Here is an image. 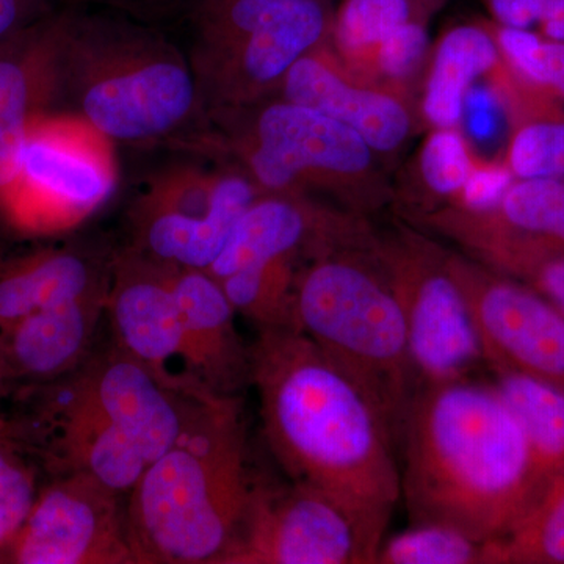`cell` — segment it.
<instances>
[{
	"mask_svg": "<svg viewBox=\"0 0 564 564\" xmlns=\"http://www.w3.org/2000/svg\"><path fill=\"white\" fill-rule=\"evenodd\" d=\"M276 96L343 122L358 132L377 155L395 154L413 131V115L406 101L352 79L329 41L292 66Z\"/></svg>",
	"mask_w": 564,
	"mask_h": 564,
	"instance_id": "18",
	"label": "cell"
},
{
	"mask_svg": "<svg viewBox=\"0 0 564 564\" xmlns=\"http://www.w3.org/2000/svg\"><path fill=\"white\" fill-rule=\"evenodd\" d=\"M252 481L239 397H207L187 433L128 494L135 564L220 563Z\"/></svg>",
	"mask_w": 564,
	"mask_h": 564,
	"instance_id": "4",
	"label": "cell"
},
{
	"mask_svg": "<svg viewBox=\"0 0 564 564\" xmlns=\"http://www.w3.org/2000/svg\"><path fill=\"white\" fill-rule=\"evenodd\" d=\"M69 377L139 445L150 464L176 445L199 404L212 397L173 391L115 345L91 352Z\"/></svg>",
	"mask_w": 564,
	"mask_h": 564,
	"instance_id": "16",
	"label": "cell"
},
{
	"mask_svg": "<svg viewBox=\"0 0 564 564\" xmlns=\"http://www.w3.org/2000/svg\"><path fill=\"white\" fill-rule=\"evenodd\" d=\"M107 292L99 291L29 315L0 334L3 386L32 389L68 377L91 355Z\"/></svg>",
	"mask_w": 564,
	"mask_h": 564,
	"instance_id": "19",
	"label": "cell"
},
{
	"mask_svg": "<svg viewBox=\"0 0 564 564\" xmlns=\"http://www.w3.org/2000/svg\"><path fill=\"white\" fill-rule=\"evenodd\" d=\"M507 169L516 180H564V117L518 126Z\"/></svg>",
	"mask_w": 564,
	"mask_h": 564,
	"instance_id": "33",
	"label": "cell"
},
{
	"mask_svg": "<svg viewBox=\"0 0 564 564\" xmlns=\"http://www.w3.org/2000/svg\"><path fill=\"white\" fill-rule=\"evenodd\" d=\"M3 392H6V386H3L2 372H0V397L3 395ZM3 422L6 421H2V417H0V425H2Z\"/></svg>",
	"mask_w": 564,
	"mask_h": 564,
	"instance_id": "40",
	"label": "cell"
},
{
	"mask_svg": "<svg viewBox=\"0 0 564 564\" xmlns=\"http://www.w3.org/2000/svg\"><path fill=\"white\" fill-rule=\"evenodd\" d=\"M113 144L77 118L40 115L0 195V218L13 231L32 237L76 228L115 192Z\"/></svg>",
	"mask_w": 564,
	"mask_h": 564,
	"instance_id": "9",
	"label": "cell"
},
{
	"mask_svg": "<svg viewBox=\"0 0 564 564\" xmlns=\"http://www.w3.org/2000/svg\"><path fill=\"white\" fill-rule=\"evenodd\" d=\"M39 470L9 423L0 425V564L7 563L14 541L39 496Z\"/></svg>",
	"mask_w": 564,
	"mask_h": 564,
	"instance_id": "30",
	"label": "cell"
},
{
	"mask_svg": "<svg viewBox=\"0 0 564 564\" xmlns=\"http://www.w3.org/2000/svg\"><path fill=\"white\" fill-rule=\"evenodd\" d=\"M508 68L488 21L454 25L434 46L423 87V118L434 129L458 128L475 82L497 79Z\"/></svg>",
	"mask_w": 564,
	"mask_h": 564,
	"instance_id": "24",
	"label": "cell"
},
{
	"mask_svg": "<svg viewBox=\"0 0 564 564\" xmlns=\"http://www.w3.org/2000/svg\"><path fill=\"white\" fill-rule=\"evenodd\" d=\"M333 14L329 0H182L174 17L204 118L274 98L292 66L328 43Z\"/></svg>",
	"mask_w": 564,
	"mask_h": 564,
	"instance_id": "7",
	"label": "cell"
},
{
	"mask_svg": "<svg viewBox=\"0 0 564 564\" xmlns=\"http://www.w3.org/2000/svg\"><path fill=\"white\" fill-rule=\"evenodd\" d=\"M250 358L263 436L288 478L386 534L402 500L399 451L369 397L296 328L261 329Z\"/></svg>",
	"mask_w": 564,
	"mask_h": 564,
	"instance_id": "1",
	"label": "cell"
},
{
	"mask_svg": "<svg viewBox=\"0 0 564 564\" xmlns=\"http://www.w3.org/2000/svg\"><path fill=\"white\" fill-rule=\"evenodd\" d=\"M397 448L411 522L454 525L488 544L551 486L496 386L475 377L419 386Z\"/></svg>",
	"mask_w": 564,
	"mask_h": 564,
	"instance_id": "2",
	"label": "cell"
},
{
	"mask_svg": "<svg viewBox=\"0 0 564 564\" xmlns=\"http://www.w3.org/2000/svg\"><path fill=\"white\" fill-rule=\"evenodd\" d=\"M486 564H564V470L507 536L488 544Z\"/></svg>",
	"mask_w": 564,
	"mask_h": 564,
	"instance_id": "28",
	"label": "cell"
},
{
	"mask_svg": "<svg viewBox=\"0 0 564 564\" xmlns=\"http://www.w3.org/2000/svg\"><path fill=\"white\" fill-rule=\"evenodd\" d=\"M372 250L402 307L419 386L475 377L486 367L480 333L445 248L414 229L377 232Z\"/></svg>",
	"mask_w": 564,
	"mask_h": 564,
	"instance_id": "10",
	"label": "cell"
},
{
	"mask_svg": "<svg viewBox=\"0 0 564 564\" xmlns=\"http://www.w3.org/2000/svg\"><path fill=\"white\" fill-rule=\"evenodd\" d=\"M488 24L511 68L555 101H564V41L502 28L492 21Z\"/></svg>",
	"mask_w": 564,
	"mask_h": 564,
	"instance_id": "31",
	"label": "cell"
},
{
	"mask_svg": "<svg viewBox=\"0 0 564 564\" xmlns=\"http://www.w3.org/2000/svg\"><path fill=\"white\" fill-rule=\"evenodd\" d=\"M417 17L430 13L415 0H343L334 9L329 46L352 79L369 85L381 44Z\"/></svg>",
	"mask_w": 564,
	"mask_h": 564,
	"instance_id": "26",
	"label": "cell"
},
{
	"mask_svg": "<svg viewBox=\"0 0 564 564\" xmlns=\"http://www.w3.org/2000/svg\"><path fill=\"white\" fill-rule=\"evenodd\" d=\"M488 543L454 525L411 522L384 536L375 564H486Z\"/></svg>",
	"mask_w": 564,
	"mask_h": 564,
	"instance_id": "29",
	"label": "cell"
},
{
	"mask_svg": "<svg viewBox=\"0 0 564 564\" xmlns=\"http://www.w3.org/2000/svg\"><path fill=\"white\" fill-rule=\"evenodd\" d=\"M184 325V372L207 392L239 397L251 384L250 345L236 326V310L207 270L172 269Z\"/></svg>",
	"mask_w": 564,
	"mask_h": 564,
	"instance_id": "20",
	"label": "cell"
},
{
	"mask_svg": "<svg viewBox=\"0 0 564 564\" xmlns=\"http://www.w3.org/2000/svg\"><path fill=\"white\" fill-rule=\"evenodd\" d=\"M47 113L87 122L113 143L177 147L203 128L187 55L162 25L124 11L57 7Z\"/></svg>",
	"mask_w": 564,
	"mask_h": 564,
	"instance_id": "3",
	"label": "cell"
},
{
	"mask_svg": "<svg viewBox=\"0 0 564 564\" xmlns=\"http://www.w3.org/2000/svg\"><path fill=\"white\" fill-rule=\"evenodd\" d=\"M303 262L296 258L267 259L218 281L236 313L254 323L259 332L296 328L295 282Z\"/></svg>",
	"mask_w": 564,
	"mask_h": 564,
	"instance_id": "27",
	"label": "cell"
},
{
	"mask_svg": "<svg viewBox=\"0 0 564 564\" xmlns=\"http://www.w3.org/2000/svg\"><path fill=\"white\" fill-rule=\"evenodd\" d=\"M372 242L329 248L302 263L296 328L362 389L399 447L419 381L402 307Z\"/></svg>",
	"mask_w": 564,
	"mask_h": 564,
	"instance_id": "6",
	"label": "cell"
},
{
	"mask_svg": "<svg viewBox=\"0 0 564 564\" xmlns=\"http://www.w3.org/2000/svg\"><path fill=\"white\" fill-rule=\"evenodd\" d=\"M43 395L51 441L44 462L54 475L84 473L128 496L150 466L139 445L121 432L73 378L32 388Z\"/></svg>",
	"mask_w": 564,
	"mask_h": 564,
	"instance_id": "17",
	"label": "cell"
},
{
	"mask_svg": "<svg viewBox=\"0 0 564 564\" xmlns=\"http://www.w3.org/2000/svg\"><path fill=\"white\" fill-rule=\"evenodd\" d=\"M386 534L328 494L254 474L218 564H375Z\"/></svg>",
	"mask_w": 564,
	"mask_h": 564,
	"instance_id": "11",
	"label": "cell"
},
{
	"mask_svg": "<svg viewBox=\"0 0 564 564\" xmlns=\"http://www.w3.org/2000/svg\"><path fill=\"white\" fill-rule=\"evenodd\" d=\"M415 2H417L423 10H426L432 14L433 11H436L441 6H443L444 0H415Z\"/></svg>",
	"mask_w": 564,
	"mask_h": 564,
	"instance_id": "39",
	"label": "cell"
},
{
	"mask_svg": "<svg viewBox=\"0 0 564 564\" xmlns=\"http://www.w3.org/2000/svg\"><path fill=\"white\" fill-rule=\"evenodd\" d=\"M113 252L46 247L0 259V334L29 315L110 284Z\"/></svg>",
	"mask_w": 564,
	"mask_h": 564,
	"instance_id": "22",
	"label": "cell"
},
{
	"mask_svg": "<svg viewBox=\"0 0 564 564\" xmlns=\"http://www.w3.org/2000/svg\"><path fill=\"white\" fill-rule=\"evenodd\" d=\"M484 343L486 366L529 375L564 391V315L541 293L445 248Z\"/></svg>",
	"mask_w": 564,
	"mask_h": 564,
	"instance_id": "12",
	"label": "cell"
},
{
	"mask_svg": "<svg viewBox=\"0 0 564 564\" xmlns=\"http://www.w3.org/2000/svg\"><path fill=\"white\" fill-rule=\"evenodd\" d=\"M469 258L525 282L564 315V254L518 243L485 245Z\"/></svg>",
	"mask_w": 564,
	"mask_h": 564,
	"instance_id": "32",
	"label": "cell"
},
{
	"mask_svg": "<svg viewBox=\"0 0 564 564\" xmlns=\"http://www.w3.org/2000/svg\"><path fill=\"white\" fill-rule=\"evenodd\" d=\"M182 0H57L58 7H98L124 11L140 20L161 24L162 20H172L180 10Z\"/></svg>",
	"mask_w": 564,
	"mask_h": 564,
	"instance_id": "38",
	"label": "cell"
},
{
	"mask_svg": "<svg viewBox=\"0 0 564 564\" xmlns=\"http://www.w3.org/2000/svg\"><path fill=\"white\" fill-rule=\"evenodd\" d=\"M193 155L143 185L129 207L126 247L173 269L209 270L263 192L234 163Z\"/></svg>",
	"mask_w": 564,
	"mask_h": 564,
	"instance_id": "8",
	"label": "cell"
},
{
	"mask_svg": "<svg viewBox=\"0 0 564 564\" xmlns=\"http://www.w3.org/2000/svg\"><path fill=\"white\" fill-rule=\"evenodd\" d=\"M475 161L458 129H434L419 152V173L434 199L454 202L473 173Z\"/></svg>",
	"mask_w": 564,
	"mask_h": 564,
	"instance_id": "34",
	"label": "cell"
},
{
	"mask_svg": "<svg viewBox=\"0 0 564 564\" xmlns=\"http://www.w3.org/2000/svg\"><path fill=\"white\" fill-rule=\"evenodd\" d=\"M367 217L315 196L263 193L245 210L210 269L217 280L250 263L274 258L306 261L345 245L372 242Z\"/></svg>",
	"mask_w": 564,
	"mask_h": 564,
	"instance_id": "15",
	"label": "cell"
},
{
	"mask_svg": "<svg viewBox=\"0 0 564 564\" xmlns=\"http://www.w3.org/2000/svg\"><path fill=\"white\" fill-rule=\"evenodd\" d=\"M180 151L231 162L263 193L323 195L362 217L392 199L377 152L358 132L278 96L207 115Z\"/></svg>",
	"mask_w": 564,
	"mask_h": 564,
	"instance_id": "5",
	"label": "cell"
},
{
	"mask_svg": "<svg viewBox=\"0 0 564 564\" xmlns=\"http://www.w3.org/2000/svg\"><path fill=\"white\" fill-rule=\"evenodd\" d=\"M172 269L128 247L113 252L106 304L113 345L173 391L206 395L210 392L187 375L170 369L173 359H184V325Z\"/></svg>",
	"mask_w": 564,
	"mask_h": 564,
	"instance_id": "14",
	"label": "cell"
},
{
	"mask_svg": "<svg viewBox=\"0 0 564 564\" xmlns=\"http://www.w3.org/2000/svg\"><path fill=\"white\" fill-rule=\"evenodd\" d=\"M421 220L464 252L518 243L564 254V180H514L491 209L440 207Z\"/></svg>",
	"mask_w": 564,
	"mask_h": 564,
	"instance_id": "21",
	"label": "cell"
},
{
	"mask_svg": "<svg viewBox=\"0 0 564 564\" xmlns=\"http://www.w3.org/2000/svg\"><path fill=\"white\" fill-rule=\"evenodd\" d=\"M51 14L0 46V195L32 122L50 111L54 88Z\"/></svg>",
	"mask_w": 564,
	"mask_h": 564,
	"instance_id": "23",
	"label": "cell"
},
{
	"mask_svg": "<svg viewBox=\"0 0 564 564\" xmlns=\"http://www.w3.org/2000/svg\"><path fill=\"white\" fill-rule=\"evenodd\" d=\"M57 7V0H0V46Z\"/></svg>",
	"mask_w": 564,
	"mask_h": 564,
	"instance_id": "37",
	"label": "cell"
},
{
	"mask_svg": "<svg viewBox=\"0 0 564 564\" xmlns=\"http://www.w3.org/2000/svg\"><path fill=\"white\" fill-rule=\"evenodd\" d=\"M491 383L521 423L549 485L564 470V391L529 375L491 367Z\"/></svg>",
	"mask_w": 564,
	"mask_h": 564,
	"instance_id": "25",
	"label": "cell"
},
{
	"mask_svg": "<svg viewBox=\"0 0 564 564\" xmlns=\"http://www.w3.org/2000/svg\"><path fill=\"white\" fill-rule=\"evenodd\" d=\"M122 497L90 474L55 475L6 564H135Z\"/></svg>",
	"mask_w": 564,
	"mask_h": 564,
	"instance_id": "13",
	"label": "cell"
},
{
	"mask_svg": "<svg viewBox=\"0 0 564 564\" xmlns=\"http://www.w3.org/2000/svg\"><path fill=\"white\" fill-rule=\"evenodd\" d=\"M514 181L513 174L507 166L477 165L475 162L473 173L462 193L444 207H454L467 212H481L491 209L502 198L505 191ZM440 209V207H437Z\"/></svg>",
	"mask_w": 564,
	"mask_h": 564,
	"instance_id": "36",
	"label": "cell"
},
{
	"mask_svg": "<svg viewBox=\"0 0 564 564\" xmlns=\"http://www.w3.org/2000/svg\"><path fill=\"white\" fill-rule=\"evenodd\" d=\"M494 24L564 41V0H484Z\"/></svg>",
	"mask_w": 564,
	"mask_h": 564,
	"instance_id": "35",
	"label": "cell"
}]
</instances>
